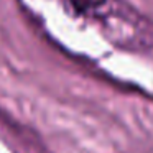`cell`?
I'll list each match as a JSON object with an SVG mask.
<instances>
[{
	"mask_svg": "<svg viewBox=\"0 0 153 153\" xmlns=\"http://www.w3.org/2000/svg\"><path fill=\"white\" fill-rule=\"evenodd\" d=\"M69 4L79 13H91L102 8L107 4V0H69Z\"/></svg>",
	"mask_w": 153,
	"mask_h": 153,
	"instance_id": "6da1fadb",
	"label": "cell"
}]
</instances>
